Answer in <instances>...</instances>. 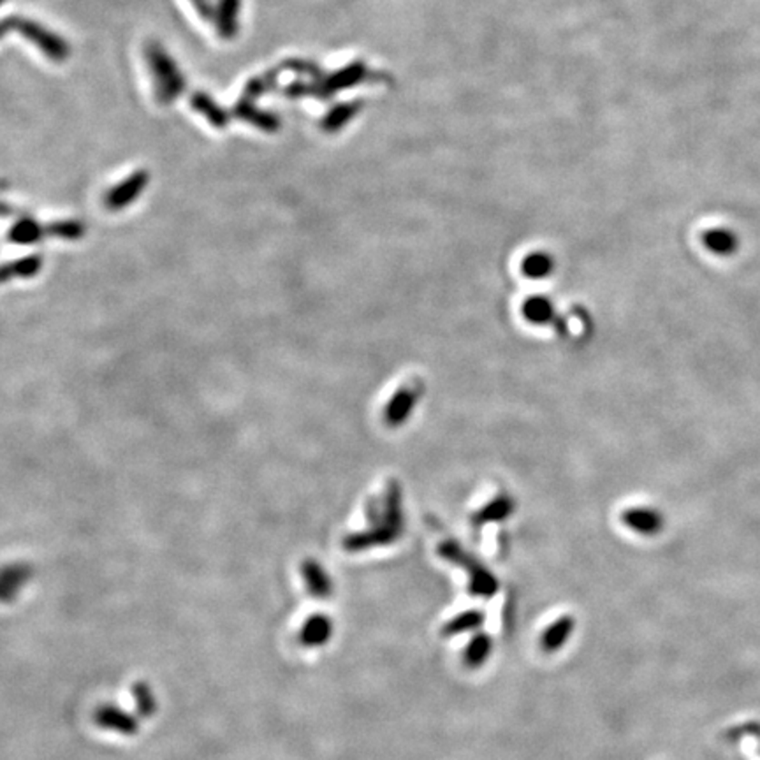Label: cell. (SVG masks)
Wrapping results in <instances>:
<instances>
[{
    "instance_id": "6da1fadb",
    "label": "cell",
    "mask_w": 760,
    "mask_h": 760,
    "mask_svg": "<svg viewBox=\"0 0 760 760\" xmlns=\"http://www.w3.org/2000/svg\"><path fill=\"white\" fill-rule=\"evenodd\" d=\"M148 60H150V66L154 69V75L157 76L158 97L164 103L173 101L184 90L185 79L178 73L173 60L157 46L150 48Z\"/></svg>"
},
{
    "instance_id": "7a4b0ae2",
    "label": "cell",
    "mask_w": 760,
    "mask_h": 760,
    "mask_svg": "<svg viewBox=\"0 0 760 760\" xmlns=\"http://www.w3.org/2000/svg\"><path fill=\"white\" fill-rule=\"evenodd\" d=\"M94 722L97 727L117 735H136L139 731V720L115 704H103L96 709Z\"/></svg>"
},
{
    "instance_id": "3957f363",
    "label": "cell",
    "mask_w": 760,
    "mask_h": 760,
    "mask_svg": "<svg viewBox=\"0 0 760 760\" xmlns=\"http://www.w3.org/2000/svg\"><path fill=\"white\" fill-rule=\"evenodd\" d=\"M18 24H20V30L25 34L26 37L34 45H37L52 60H64L67 56V46L64 45V41H60L58 37H55L53 34L32 22H18Z\"/></svg>"
},
{
    "instance_id": "277c9868",
    "label": "cell",
    "mask_w": 760,
    "mask_h": 760,
    "mask_svg": "<svg viewBox=\"0 0 760 760\" xmlns=\"http://www.w3.org/2000/svg\"><path fill=\"white\" fill-rule=\"evenodd\" d=\"M333 635V622L328 614H314L307 618L299 630V643L305 648H319L326 644Z\"/></svg>"
},
{
    "instance_id": "5b68a950",
    "label": "cell",
    "mask_w": 760,
    "mask_h": 760,
    "mask_svg": "<svg viewBox=\"0 0 760 760\" xmlns=\"http://www.w3.org/2000/svg\"><path fill=\"white\" fill-rule=\"evenodd\" d=\"M576 627L573 616H562L558 618L551 627L544 630L542 637H541V646L546 654H556L560 652L565 643L571 639L573 630Z\"/></svg>"
},
{
    "instance_id": "8992f818",
    "label": "cell",
    "mask_w": 760,
    "mask_h": 760,
    "mask_svg": "<svg viewBox=\"0 0 760 760\" xmlns=\"http://www.w3.org/2000/svg\"><path fill=\"white\" fill-rule=\"evenodd\" d=\"M623 522L643 535H655L664 528V516L655 509H630L623 514Z\"/></svg>"
},
{
    "instance_id": "52a82bcc",
    "label": "cell",
    "mask_w": 760,
    "mask_h": 760,
    "mask_svg": "<svg viewBox=\"0 0 760 760\" xmlns=\"http://www.w3.org/2000/svg\"><path fill=\"white\" fill-rule=\"evenodd\" d=\"M30 579V571L24 565L5 567L0 571V603H13L20 588Z\"/></svg>"
},
{
    "instance_id": "ba28073f",
    "label": "cell",
    "mask_w": 760,
    "mask_h": 760,
    "mask_svg": "<svg viewBox=\"0 0 760 760\" xmlns=\"http://www.w3.org/2000/svg\"><path fill=\"white\" fill-rule=\"evenodd\" d=\"M303 577L309 588V593L315 599H328L333 593V583L326 571L317 562H305Z\"/></svg>"
},
{
    "instance_id": "9c48e42d",
    "label": "cell",
    "mask_w": 760,
    "mask_h": 760,
    "mask_svg": "<svg viewBox=\"0 0 760 760\" xmlns=\"http://www.w3.org/2000/svg\"><path fill=\"white\" fill-rule=\"evenodd\" d=\"M491 652H493L491 637L484 632H477L463 654V664L471 669H477L484 665V662L490 658Z\"/></svg>"
},
{
    "instance_id": "30bf717a",
    "label": "cell",
    "mask_w": 760,
    "mask_h": 760,
    "mask_svg": "<svg viewBox=\"0 0 760 760\" xmlns=\"http://www.w3.org/2000/svg\"><path fill=\"white\" fill-rule=\"evenodd\" d=\"M145 185H147V173H136V175H132L127 182H124L120 187H117L109 194V198H107L109 207H124V205H127L129 201H132L136 198V194L139 190L145 188Z\"/></svg>"
},
{
    "instance_id": "8fae6325",
    "label": "cell",
    "mask_w": 760,
    "mask_h": 760,
    "mask_svg": "<svg viewBox=\"0 0 760 760\" xmlns=\"http://www.w3.org/2000/svg\"><path fill=\"white\" fill-rule=\"evenodd\" d=\"M703 241L708 247V250H711L714 256H722V258L733 256L737 250V245H739L735 233H729V231H724V229L709 231L703 238Z\"/></svg>"
},
{
    "instance_id": "7c38bea8",
    "label": "cell",
    "mask_w": 760,
    "mask_h": 760,
    "mask_svg": "<svg viewBox=\"0 0 760 760\" xmlns=\"http://www.w3.org/2000/svg\"><path fill=\"white\" fill-rule=\"evenodd\" d=\"M132 697L141 718H150L157 713L158 701L156 692L148 683L137 682L132 684Z\"/></svg>"
},
{
    "instance_id": "4fadbf2b",
    "label": "cell",
    "mask_w": 760,
    "mask_h": 760,
    "mask_svg": "<svg viewBox=\"0 0 760 760\" xmlns=\"http://www.w3.org/2000/svg\"><path fill=\"white\" fill-rule=\"evenodd\" d=\"M484 622V614L481 611H467L458 614L456 618H452L446 627H444V635H460L463 632H472L477 630Z\"/></svg>"
},
{
    "instance_id": "5bb4252c",
    "label": "cell",
    "mask_w": 760,
    "mask_h": 760,
    "mask_svg": "<svg viewBox=\"0 0 760 760\" xmlns=\"http://www.w3.org/2000/svg\"><path fill=\"white\" fill-rule=\"evenodd\" d=\"M190 103H192V107L198 109L199 113H203L215 127L222 129L228 124V120H229L228 115L218 106L215 105L208 96H205V94H194L192 99H190Z\"/></svg>"
},
{
    "instance_id": "9a60e30c",
    "label": "cell",
    "mask_w": 760,
    "mask_h": 760,
    "mask_svg": "<svg viewBox=\"0 0 760 760\" xmlns=\"http://www.w3.org/2000/svg\"><path fill=\"white\" fill-rule=\"evenodd\" d=\"M239 0H224L218 15V28L224 37H231L237 32V13Z\"/></svg>"
},
{
    "instance_id": "2e32d148",
    "label": "cell",
    "mask_w": 760,
    "mask_h": 760,
    "mask_svg": "<svg viewBox=\"0 0 760 760\" xmlns=\"http://www.w3.org/2000/svg\"><path fill=\"white\" fill-rule=\"evenodd\" d=\"M737 731H743L741 735H748L757 737L760 743V724H754V722H752V724H745V725H743V727H739Z\"/></svg>"
}]
</instances>
